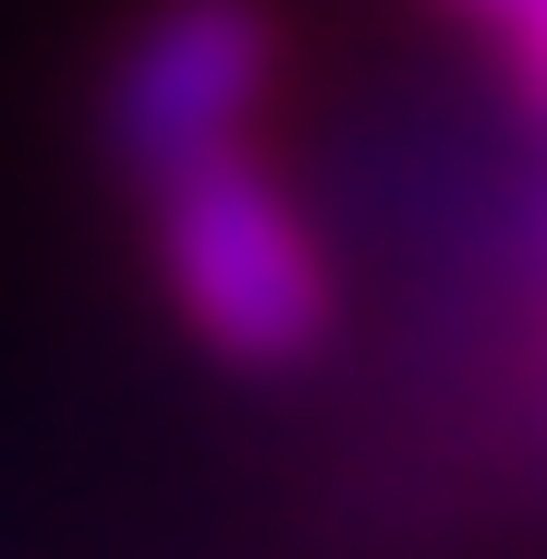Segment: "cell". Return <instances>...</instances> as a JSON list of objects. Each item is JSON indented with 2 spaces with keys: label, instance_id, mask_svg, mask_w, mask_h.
<instances>
[{
  "label": "cell",
  "instance_id": "cell-1",
  "mask_svg": "<svg viewBox=\"0 0 547 559\" xmlns=\"http://www.w3.org/2000/svg\"><path fill=\"white\" fill-rule=\"evenodd\" d=\"M146 255H158L170 317L219 365H243V378L317 365L329 329H341V267H329L317 219L281 195V170H267L255 146L146 182Z\"/></svg>",
  "mask_w": 547,
  "mask_h": 559
},
{
  "label": "cell",
  "instance_id": "cell-2",
  "mask_svg": "<svg viewBox=\"0 0 547 559\" xmlns=\"http://www.w3.org/2000/svg\"><path fill=\"white\" fill-rule=\"evenodd\" d=\"M267 85H281V13L267 0H146L110 49V85H98V146L146 195V182L195 170V158L255 146Z\"/></svg>",
  "mask_w": 547,
  "mask_h": 559
},
{
  "label": "cell",
  "instance_id": "cell-3",
  "mask_svg": "<svg viewBox=\"0 0 547 559\" xmlns=\"http://www.w3.org/2000/svg\"><path fill=\"white\" fill-rule=\"evenodd\" d=\"M499 37H511V61H523V85H535V98H547V0H523V13H511Z\"/></svg>",
  "mask_w": 547,
  "mask_h": 559
},
{
  "label": "cell",
  "instance_id": "cell-4",
  "mask_svg": "<svg viewBox=\"0 0 547 559\" xmlns=\"http://www.w3.org/2000/svg\"><path fill=\"white\" fill-rule=\"evenodd\" d=\"M450 13H487V25H511V13H523V0H450Z\"/></svg>",
  "mask_w": 547,
  "mask_h": 559
}]
</instances>
